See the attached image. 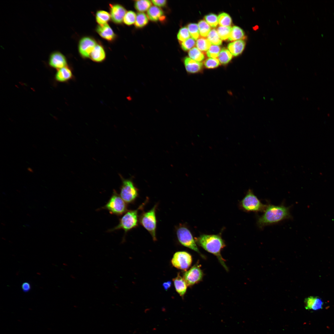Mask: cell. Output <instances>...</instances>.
<instances>
[{
  "label": "cell",
  "instance_id": "1",
  "mask_svg": "<svg viewBox=\"0 0 334 334\" xmlns=\"http://www.w3.org/2000/svg\"><path fill=\"white\" fill-rule=\"evenodd\" d=\"M289 209V207L282 205H267L263 215L258 218L257 224L258 226L262 228L266 226L291 218Z\"/></svg>",
  "mask_w": 334,
  "mask_h": 334
},
{
  "label": "cell",
  "instance_id": "2",
  "mask_svg": "<svg viewBox=\"0 0 334 334\" xmlns=\"http://www.w3.org/2000/svg\"><path fill=\"white\" fill-rule=\"evenodd\" d=\"M195 242L205 250L215 255L221 265L228 271L225 260L221 254V250L225 246L224 241L218 235L203 234L196 238Z\"/></svg>",
  "mask_w": 334,
  "mask_h": 334
},
{
  "label": "cell",
  "instance_id": "3",
  "mask_svg": "<svg viewBox=\"0 0 334 334\" xmlns=\"http://www.w3.org/2000/svg\"><path fill=\"white\" fill-rule=\"evenodd\" d=\"M148 201V199H147L136 209L127 210L120 219L118 224L109 230L108 232L122 229L124 230L125 235L128 232L136 228L139 223V212L143 210Z\"/></svg>",
  "mask_w": 334,
  "mask_h": 334
},
{
  "label": "cell",
  "instance_id": "4",
  "mask_svg": "<svg viewBox=\"0 0 334 334\" xmlns=\"http://www.w3.org/2000/svg\"><path fill=\"white\" fill-rule=\"evenodd\" d=\"M158 205L156 204L151 209L143 211L139 216V223L149 233L154 241L157 240L156 211Z\"/></svg>",
  "mask_w": 334,
  "mask_h": 334
},
{
  "label": "cell",
  "instance_id": "5",
  "mask_svg": "<svg viewBox=\"0 0 334 334\" xmlns=\"http://www.w3.org/2000/svg\"><path fill=\"white\" fill-rule=\"evenodd\" d=\"M240 205L245 211L256 212H263L267 206L263 204L250 189L240 201Z\"/></svg>",
  "mask_w": 334,
  "mask_h": 334
},
{
  "label": "cell",
  "instance_id": "6",
  "mask_svg": "<svg viewBox=\"0 0 334 334\" xmlns=\"http://www.w3.org/2000/svg\"><path fill=\"white\" fill-rule=\"evenodd\" d=\"M102 209L107 210L111 214L120 216L127 211V206L120 195L114 190L109 200Z\"/></svg>",
  "mask_w": 334,
  "mask_h": 334
},
{
  "label": "cell",
  "instance_id": "7",
  "mask_svg": "<svg viewBox=\"0 0 334 334\" xmlns=\"http://www.w3.org/2000/svg\"><path fill=\"white\" fill-rule=\"evenodd\" d=\"M176 233L178 240L181 245L196 252L202 258H205L199 251L195 240L187 228L180 225L176 227Z\"/></svg>",
  "mask_w": 334,
  "mask_h": 334
},
{
  "label": "cell",
  "instance_id": "8",
  "mask_svg": "<svg viewBox=\"0 0 334 334\" xmlns=\"http://www.w3.org/2000/svg\"><path fill=\"white\" fill-rule=\"evenodd\" d=\"M122 179L120 195L127 204L133 203L138 196V190L131 179Z\"/></svg>",
  "mask_w": 334,
  "mask_h": 334
},
{
  "label": "cell",
  "instance_id": "9",
  "mask_svg": "<svg viewBox=\"0 0 334 334\" xmlns=\"http://www.w3.org/2000/svg\"><path fill=\"white\" fill-rule=\"evenodd\" d=\"M171 262L176 268L186 271L191 264L192 258L191 255L186 251H178L174 254Z\"/></svg>",
  "mask_w": 334,
  "mask_h": 334
},
{
  "label": "cell",
  "instance_id": "10",
  "mask_svg": "<svg viewBox=\"0 0 334 334\" xmlns=\"http://www.w3.org/2000/svg\"><path fill=\"white\" fill-rule=\"evenodd\" d=\"M203 272L198 264H195L184 273L183 278L188 286H191L200 281L203 277Z\"/></svg>",
  "mask_w": 334,
  "mask_h": 334
},
{
  "label": "cell",
  "instance_id": "11",
  "mask_svg": "<svg viewBox=\"0 0 334 334\" xmlns=\"http://www.w3.org/2000/svg\"><path fill=\"white\" fill-rule=\"evenodd\" d=\"M95 41L89 37H84L80 40L79 50L81 56L84 58L90 57V54L96 45Z\"/></svg>",
  "mask_w": 334,
  "mask_h": 334
},
{
  "label": "cell",
  "instance_id": "12",
  "mask_svg": "<svg viewBox=\"0 0 334 334\" xmlns=\"http://www.w3.org/2000/svg\"><path fill=\"white\" fill-rule=\"evenodd\" d=\"M48 63L51 67L57 70L67 66V61L64 55L58 51L52 52L49 55Z\"/></svg>",
  "mask_w": 334,
  "mask_h": 334
},
{
  "label": "cell",
  "instance_id": "13",
  "mask_svg": "<svg viewBox=\"0 0 334 334\" xmlns=\"http://www.w3.org/2000/svg\"><path fill=\"white\" fill-rule=\"evenodd\" d=\"M110 16L113 22L117 24L122 23L126 14V11L121 5L115 4L110 6Z\"/></svg>",
  "mask_w": 334,
  "mask_h": 334
},
{
  "label": "cell",
  "instance_id": "14",
  "mask_svg": "<svg viewBox=\"0 0 334 334\" xmlns=\"http://www.w3.org/2000/svg\"><path fill=\"white\" fill-rule=\"evenodd\" d=\"M183 62L186 71L190 74H196L201 72L203 68L202 62L195 61L190 58L185 57Z\"/></svg>",
  "mask_w": 334,
  "mask_h": 334
},
{
  "label": "cell",
  "instance_id": "15",
  "mask_svg": "<svg viewBox=\"0 0 334 334\" xmlns=\"http://www.w3.org/2000/svg\"><path fill=\"white\" fill-rule=\"evenodd\" d=\"M96 31L101 37L108 41H111L115 38L114 33L107 24L102 25H99L96 28Z\"/></svg>",
  "mask_w": 334,
  "mask_h": 334
},
{
  "label": "cell",
  "instance_id": "16",
  "mask_svg": "<svg viewBox=\"0 0 334 334\" xmlns=\"http://www.w3.org/2000/svg\"><path fill=\"white\" fill-rule=\"evenodd\" d=\"M305 308L307 310H317L323 308V302L319 297L310 296L305 299Z\"/></svg>",
  "mask_w": 334,
  "mask_h": 334
},
{
  "label": "cell",
  "instance_id": "17",
  "mask_svg": "<svg viewBox=\"0 0 334 334\" xmlns=\"http://www.w3.org/2000/svg\"><path fill=\"white\" fill-rule=\"evenodd\" d=\"M72 74L71 69L67 66L57 70L55 76L56 81L60 82H67L71 79Z\"/></svg>",
  "mask_w": 334,
  "mask_h": 334
},
{
  "label": "cell",
  "instance_id": "18",
  "mask_svg": "<svg viewBox=\"0 0 334 334\" xmlns=\"http://www.w3.org/2000/svg\"><path fill=\"white\" fill-rule=\"evenodd\" d=\"M245 45L246 43L244 40H239L229 43L228 48L232 55L237 56L242 52Z\"/></svg>",
  "mask_w": 334,
  "mask_h": 334
},
{
  "label": "cell",
  "instance_id": "19",
  "mask_svg": "<svg viewBox=\"0 0 334 334\" xmlns=\"http://www.w3.org/2000/svg\"><path fill=\"white\" fill-rule=\"evenodd\" d=\"M175 289L181 297H184L188 286L183 278L178 273L177 276L173 279Z\"/></svg>",
  "mask_w": 334,
  "mask_h": 334
},
{
  "label": "cell",
  "instance_id": "20",
  "mask_svg": "<svg viewBox=\"0 0 334 334\" xmlns=\"http://www.w3.org/2000/svg\"><path fill=\"white\" fill-rule=\"evenodd\" d=\"M147 14L149 19L153 21L163 20L165 18L163 11L156 6H151L148 10Z\"/></svg>",
  "mask_w": 334,
  "mask_h": 334
},
{
  "label": "cell",
  "instance_id": "21",
  "mask_svg": "<svg viewBox=\"0 0 334 334\" xmlns=\"http://www.w3.org/2000/svg\"><path fill=\"white\" fill-rule=\"evenodd\" d=\"M90 57L95 62L103 61L105 58V53L103 48L101 45L96 44L91 52Z\"/></svg>",
  "mask_w": 334,
  "mask_h": 334
},
{
  "label": "cell",
  "instance_id": "22",
  "mask_svg": "<svg viewBox=\"0 0 334 334\" xmlns=\"http://www.w3.org/2000/svg\"><path fill=\"white\" fill-rule=\"evenodd\" d=\"M246 38L245 34L243 30L240 28L236 26H233L228 38L230 41L239 40H243Z\"/></svg>",
  "mask_w": 334,
  "mask_h": 334
},
{
  "label": "cell",
  "instance_id": "23",
  "mask_svg": "<svg viewBox=\"0 0 334 334\" xmlns=\"http://www.w3.org/2000/svg\"><path fill=\"white\" fill-rule=\"evenodd\" d=\"M218 59L222 65L227 64L231 60L232 56L229 50L225 48L220 51L218 56Z\"/></svg>",
  "mask_w": 334,
  "mask_h": 334
},
{
  "label": "cell",
  "instance_id": "24",
  "mask_svg": "<svg viewBox=\"0 0 334 334\" xmlns=\"http://www.w3.org/2000/svg\"><path fill=\"white\" fill-rule=\"evenodd\" d=\"M110 14L107 12L103 10L98 11L96 14V20L99 25H102L107 24L110 20Z\"/></svg>",
  "mask_w": 334,
  "mask_h": 334
},
{
  "label": "cell",
  "instance_id": "25",
  "mask_svg": "<svg viewBox=\"0 0 334 334\" xmlns=\"http://www.w3.org/2000/svg\"><path fill=\"white\" fill-rule=\"evenodd\" d=\"M151 5V1L148 0H136L134 3L135 8L139 12H142L148 10Z\"/></svg>",
  "mask_w": 334,
  "mask_h": 334
},
{
  "label": "cell",
  "instance_id": "26",
  "mask_svg": "<svg viewBox=\"0 0 334 334\" xmlns=\"http://www.w3.org/2000/svg\"><path fill=\"white\" fill-rule=\"evenodd\" d=\"M148 22V16L144 13L139 12L136 15L135 26L137 28H142L145 26Z\"/></svg>",
  "mask_w": 334,
  "mask_h": 334
},
{
  "label": "cell",
  "instance_id": "27",
  "mask_svg": "<svg viewBox=\"0 0 334 334\" xmlns=\"http://www.w3.org/2000/svg\"><path fill=\"white\" fill-rule=\"evenodd\" d=\"M188 55L190 58L199 62L202 61L205 58L203 53L196 47H194L190 50Z\"/></svg>",
  "mask_w": 334,
  "mask_h": 334
},
{
  "label": "cell",
  "instance_id": "28",
  "mask_svg": "<svg viewBox=\"0 0 334 334\" xmlns=\"http://www.w3.org/2000/svg\"><path fill=\"white\" fill-rule=\"evenodd\" d=\"M198 26L200 35L203 37L208 36L211 31V28L207 23L203 20H200L198 22Z\"/></svg>",
  "mask_w": 334,
  "mask_h": 334
},
{
  "label": "cell",
  "instance_id": "29",
  "mask_svg": "<svg viewBox=\"0 0 334 334\" xmlns=\"http://www.w3.org/2000/svg\"><path fill=\"white\" fill-rule=\"evenodd\" d=\"M207 39L211 44L214 45H220L222 43V40L220 38L217 31L215 29L211 30L207 36Z\"/></svg>",
  "mask_w": 334,
  "mask_h": 334
},
{
  "label": "cell",
  "instance_id": "30",
  "mask_svg": "<svg viewBox=\"0 0 334 334\" xmlns=\"http://www.w3.org/2000/svg\"><path fill=\"white\" fill-rule=\"evenodd\" d=\"M230 26L223 27L220 26L217 29L218 35L221 40H226L228 39L232 31Z\"/></svg>",
  "mask_w": 334,
  "mask_h": 334
},
{
  "label": "cell",
  "instance_id": "31",
  "mask_svg": "<svg viewBox=\"0 0 334 334\" xmlns=\"http://www.w3.org/2000/svg\"><path fill=\"white\" fill-rule=\"evenodd\" d=\"M219 24L221 26L228 27L231 24L232 20L227 13L223 12L220 14L218 17Z\"/></svg>",
  "mask_w": 334,
  "mask_h": 334
},
{
  "label": "cell",
  "instance_id": "32",
  "mask_svg": "<svg viewBox=\"0 0 334 334\" xmlns=\"http://www.w3.org/2000/svg\"><path fill=\"white\" fill-rule=\"evenodd\" d=\"M211 43L205 38H200L196 42V46L200 51L205 52L208 51L211 45Z\"/></svg>",
  "mask_w": 334,
  "mask_h": 334
},
{
  "label": "cell",
  "instance_id": "33",
  "mask_svg": "<svg viewBox=\"0 0 334 334\" xmlns=\"http://www.w3.org/2000/svg\"><path fill=\"white\" fill-rule=\"evenodd\" d=\"M187 28L191 37L195 40H198L200 34L198 25L195 23H190L187 25Z\"/></svg>",
  "mask_w": 334,
  "mask_h": 334
},
{
  "label": "cell",
  "instance_id": "34",
  "mask_svg": "<svg viewBox=\"0 0 334 334\" xmlns=\"http://www.w3.org/2000/svg\"><path fill=\"white\" fill-rule=\"evenodd\" d=\"M136 15L133 11H129L126 12L123 19L124 23L126 25H130L135 23Z\"/></svg>",
  "mask_w": 334,
  "mask_h": 334
},
{
  "label": "cell",
  "instance_id": "35",
  "mask_svg": "<svg viewBox=\"0 0 334 334\" xmlns=\"http://www.w3.org/2000/svg\"><path fill=\"white\" fill-rule=\"evenodd\" d=\"M190 36L187 28L184 27L179 29L177 37L178 40L181 43L190 38Z\"/></svg>",
  "mask_w": 334,
  "mask_h": 334
},
{
  "label": "cell",
  "instance_id": "36",
  "mask_svg": "<svg viewBox=\"0 0 334 334\" xmlns=\"http://www.w3.org/2000/svg\"><path fill=\"white\" fill-rule=\"evenodd\" d=\"M204 18L207 23L212 28L216 27L218 21L217 16L213 13H210L205 16Z\"/></svg>",
  "mask_w": 334,
  "mask_h": 334
},
{
  "label": "cell",
  "instance_id": "37",
  "mask_svg": "<svg viewBox=\"0 0 334 334\" xmlns=\"http://www.w3.org/2000/svg\"><path fill=\"white\" fill-rule=\"evenodd\" d=\"M203 63L206 68L208 69L216 68L220 64V62L217 58H207L204 61Z\"/></svg>",
  "mask_w": 334,
  "mask_h": 334
},
{
  "label": "cell",
  "instance_id": "38",
  "mask_svg": "<svg viewBox=\"0 0 334 334\" xmlns=\"http://www.w3.org/2000/svg\"><path fill=\"white\" fill-rule=\"evenodd\" d=\"M181 43V48L184 51L191 49L196 44L195 40L192 38H190Z\"/></svg>",
  "mask_w": 334,
  "mask_h": 334
},
{
  "label": "cell",
  "instance_id": "39",
  "mask_svg": "<svg viewBox=\"0 0 334 334\" xmlns=\"http://www.w3.org/2000/svg\"><path fill=\"white\" fill-rule=\"evenodd\" d=\"M221 50L220 47L216 45H212L207 52L208 57L212 58H216L218 57Z\"/></svg>",
  "mask_w": 334,
  "mask_h": 334
},
{
  "label": "cell",
  "instance_id": "40",
  "mask_svg": "<svg viewBox=\"0 0 334 334\" xmlns=\"http://www.w3.org/2000/svg\"><path fill=\"white\" fill-rule=\"evenodd\" d=\"M151 2L156 6L164 7L166 5L167 3V1L165 0H152Z\"/></svg>",
  "mask_w": 334,
  "mask_h": 334
},
{
  "label": "cell",
  "instance_id": "41",
  "mask_svg": "<svg viewBox=\"0 0 334 334\" xmlns=\"http://www.w3.org/2000/svg\"><path fill=\"white\" fill-rule=\"evenodd\" d=\"M21 287L23 291L25 293L28 292L31 289V285L28 282H24L22 285Z\"/></svg>",
  "mask_w": 334,
  "mask_h": 334
},
{
  "label": "cell",
  "instance_id": "42",
  "mask_svg": "<svg viewBox=\"0 0 334 334\" xmlns=\"http://www.w3.org/2000/svg\"><path fill=\"white\" fill-rule=\"evenodd\" d=\"M172 283L170 281H168L164 282L163 284V286L164 289L167 291L171 286Z\"/></svg>",
  "mask_w": 334,
  "mask_h": 334
},
{
  "label": "cell",
  "instance_id": "43",
  "mask_svg": "<svg viewBox=\"0 0 334 334\" xmlns=\"http://www.w3.org/2000/svg\"><path fill=\"white\" fill-rule=\"evenodd\" d=\"M27 169H28V171L30 172H31V173H33V169L31 168H30V167L28 168H27Z\"/></svg>",
  "mask_w": 334,
  "mask_h": 334
}]
</instances>
